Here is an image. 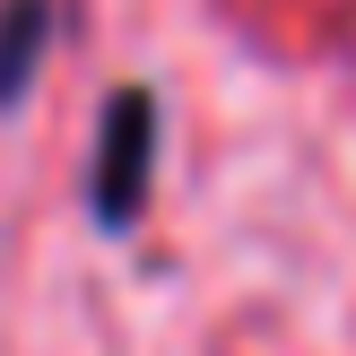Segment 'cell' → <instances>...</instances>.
Wrapping results in <instances>:
<instances>
[{
	"mask_svg": "<svg viewBox=\"0 0 356 356\" xmlns=\"http://www.w3.org/2000/svg\"><path fill=\"white\" fill-rule=\"evenodd\" d=\"M148 165H156V96L148 87H113L96 113V156H87V218L104 235L139 226L148 209Z\"/></svg>",
	"mask_w": 356,
	"mask_h": 356,
	"instance_id": "1",
	"label": "cell"
},
{
	"mask_svg": "<svg viewBox=\"0 0 356 356\" xmlns=\"http://www.w3.org/2000/svg\"><path fill=\"white\" fill-rule=\"evenodd\" d=\"M52 52V0H0V113H17Z\"/></svg>",
	"mask_w": 356,
	"mask_h": 356,
	"instance_id": "2",
	"label": "cell"
}]
</instances>
